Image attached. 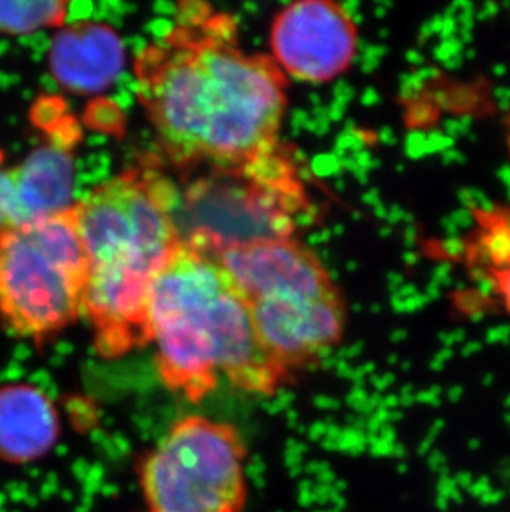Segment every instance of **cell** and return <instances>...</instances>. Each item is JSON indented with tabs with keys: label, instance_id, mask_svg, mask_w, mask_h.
<instances>
[{
	"label": "cell",
	"instance_id": "obj_4",
	"mask_svg": "<svg viewBox=\"0 0 510 512\" xmlns=\"http://www.w3.org/2000/svg\"><path fill=\"white\" fill-rule=\"evenodd\" d=\"M87 249L75 208L0 229V319L19 339L42 345L83 314Z\"/></svg>",
	"mask_w": 510,
	"mask_h": 512
},
{
	"label": "cell",
	"instance_id": "obj_2",
	"mask_svg": "<svg viewBox=\"0 0 510 512\" xmlns=\"http://www.w3.org/2000/svg\"><path fill=\"white\" fill-rule=\"evenodd\" d=\"M148 334L159 380L191 403L209 397L222 380L255 395L284 382L257 337L246 297L209 252L188 242L154 277Z\"/></svg>",
	"mask_w": 510,
	"mask_h": 512
},
{
	"label": "cell",
	"instance_id": "obj_1",
	"mask_svg": "<svg viewBox=\"0 0 510 512\" xmlns=\"http://www.w3.org/2000/svg\"><path fill=\"white\" fill-rule=\"evenodd\" d=\"M138 52L136 93L164 153L178 166L241 170L277 151L287 82L274 58L237 47L236 22L199 2Z\"/></svg>",
	"mask_w": 510,
	"mask_h": 512
},
{
	"label": "cell",
	"instance_id": "obj_9",
	"mask_svg": "<svg viewBox=\"0 0 510 512\" xmlns=\"http://www.w3.org/2000/svg\"><path fill=\"white\" fill-rule=\"evenodd\" d=\"M125 63V47L110 25L78 22L53 42L50 68L73 93L102 92Z\"/></svg>",
	"mask_w": 510,
	"mask_h": 512
},
{
	"label": "cell",
	"instance_id": "obj_13",
	"mask_svg": "<svg viewBox=\"0 0 510 512\" xmlns=\"http://www.w3.org/2000/svg\"><path fill=\"white\" fill-rule=\"evenodd\" d=\"M15 226L14 186L10 168H0V229Z\"/></svg>",
	"mask_w": 510,
	"mask_h": 512
},
{
	"label": "cell",
	"instance_id": "obj_8",
	"mask_svg": "<svg viewBox=\"0 0 510 512\" xmlns=\"http://www.w3.org/2000/svg\"><path fill=\"white\" fill-rule=\"evenodd\" d=\"M58 133L10 168L14 186L15 226L47 218L72 208L73 136Z\"/></svg>",
	"mask_w": 510,
	"mask_h": 512
},
{
	"label": "cell",
	"instance_id": "obj_10",
	"mask_svg": "<svg viewBox=\"0 0 510 512\" xmlns=\"http://www.w3.org/2000/svg\"><path fill=\"white\" fill-rule=\"evenodd\" d=\"M456 256L510 320V204L482 203L469 213Z\"/></svg>",
	"mask_w": 510,
	"mask_h": 512
},
{
	"label": "cell",
	"instance_id": "obj_12",
	"mask_svg": "<svg viewBox=\"0 0 510 512\" xmlns=\"http://www.w3.org/2000/svg\"><path fill=\"white\" fill-rule=\"evenodd\" d=\"M67 2H0V34L29 35L67 22Z\"/></svg>",
	"mask_w": 510,
	"mask_h": 512
},
{
	"label": "cell",
	"instance_id": "obj_6",
	"mask_svg": "<svg viewBox=\"0 0 510 512\" xmlns=\"http://www.w3.org/2000/svg\"><path fill=\"white\" fill-rule=\"evenodd\" d=\"M270 47L277 65L300 82H330L355 57L357 27L340 4L294 2L275 17Z\"/></svg>",
	"mask_w": 510,
	"mask_h": 512
},
{
	"label": "cell",
	"instance_id": "obj_11",
	"mask_svg": "<svg viewBox=\"0 0 510 512\" xmlns=\"http://www.w3.org/2000/svg\"><path fill=\"white\" fill-rule=\"evenodd\" d=\"M60 435L57 406L32 383L0 387V461L29 464L52 451Z\"/></svg>",
	"mask_w": 510,
	"mask_h": 512
},
{
	"label": "cell",
	"instance_id": "obj_5",
	"mask_svg": "<svg viewBox=\"0 0 510 512\" xmlns=\"http://www.w3.org/2000/svg\"><path fill=\"white\" fill-rule=\"evenodd\" d=\"M247 448L226 421L188 415L174 421L141 464L148 512H242Z\"/></svg>",
	"mask_w": 510,
	"mask_h": 512
},
{
	"label": "cell",
	"instance_id": "obj_3",
	"mask_svg": "<svg viewBox=\"0 0 510 512\" xmlns=\"http://www.w3.org/2000/svg\"><path fill=\"white\" fill-rule=\"evenodd\" d=\"M174 198L164 179L128 170L73 204L90 261L83 314L100 357L120 358L150 343L151 284L183 242Z\"/></svg>",
	"mask_w": 510,
	"mask_h": 512
},
{
	"label": "cell",
	"instance_id": "obj_7",
	"mask_svg": "<svg viewBox=\"0 0 510 512\" xmlns=\"http://www.w3.org/2000/svg\"><path fill=\"white\" fill-rule=\"evenodd\" d=\"M204 252L221 264L247 302L317 300L338 294L320 259L292 239L236 242Z\"/></svg>",
	"mask_w": 510,
	"mask_h": 512
}]
</instances>
